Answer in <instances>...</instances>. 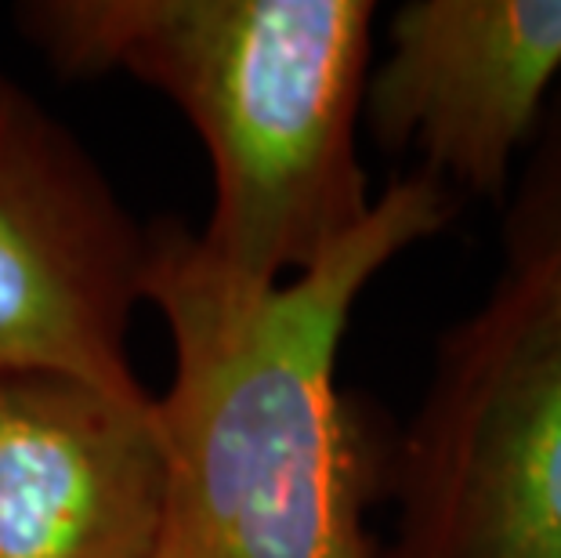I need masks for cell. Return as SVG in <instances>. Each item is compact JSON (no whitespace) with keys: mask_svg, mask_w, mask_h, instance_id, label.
Masks as SVG:
<instances>
[{"mask_svg":"<svg viewBox=\"0 0 561 558\" xmlns=\"http://www.w3.org/2000/svg\"><path fill=\"white\" fill-rule=\"evenodd\" d=\"M463 204L424 174L377 193L352 236L257 298L185 261L182 225H149L141 301L163 316L174 377L157 399L167 512L157 558H377L366 512L391 439L337 385L363 291Z\"/></svg>","mask_w":561,"mask_h":558,"instance_id":"6da1fadb","label":"cell"},{"mask_svg":"<svg viewBox=\"0 0 561 558\" xmlns=\"http://www.w3.org/2000/svg\"><path fill=\"white\" fill-rule=\"evenodd\" d=\"M15 22L62 77L127 73L185 113L214 207L182 251L210 287L257 298L374 210L359 160L369 0H30Z\"/></svg>","mask_w":561,"mask_h":558,"instance_id":"7a4b0ae2","label":"cell"},{"mask_svg":"<svg viewBox=\"0 0 561 558\" xmlns=\"http://www.w3.org/2000/svg\"><path fill=\"white\" fill-rule=\"evenodd\" d=\"M377 558H561V283L500 269L391 439Z\"/></svg>","mask_w":561,"mask_h":558,"instance_id":"3957f363","label":"cell"},{"mask_svg":"<svg viewBox=\"0 0 561 558\" xmlns=\"http://www.w3.org/2000/svg\"><path fill=\"white\" fill-rule=\"evenodd\" d=\"M149 229L62 121L0 73V371L152 399L127 360Z\"/></svg>","mask_w":561,"mask_h":558,"instance_id":"277c9868","label":"cell"},{"mask_svg":"<svg viewBox=\"0 0 561 558\" xmlns=\"http://www.w3.org/2000/svg\"><path fill=\"white\" fill-rule=\"evenodd\" d=\"M374 58L363 127L460 200L504 207L561 88V0H405Z\"/></svg>","mask_w":561,"mask_h":558,"instance_id":"5b68a950","label":"cell"},{"mask_svg":"<svg viewBox=\"0 0 561 558\" xmlns=\"http://www.w3.org/2000/svg\"><path fill=\"white\" fill-rule=\"evenodd\" d=\"M163 512L157 396L0 371V558H157Z\"/></svg>","mask_w":561,"mask_h":558,"instance_id":"8992f818","label":"cell"},{"mask_svg":"<svg viewBox=\"0 0 561 558\" xmlns=\"http://www.w3.org/2000/svg\"><path fill=\"white\" fill-rule=\"evenodd\" d=\"M500 269L561 283V88L500 207Z\"/></svg>","mask_w":561,"mask_h":558,"instance_id":"52a82bcc","label":"cell"}]
</instances>
